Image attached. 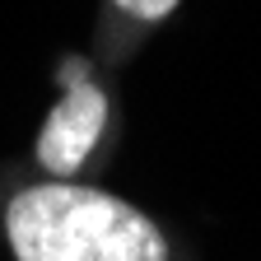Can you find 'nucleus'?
I'll return each mask as SVG.
<instances>
[{"label": "nucleus", "instance_id": "7ed1b4c3", "mask_svg": "<svg viewBox=\"0 0 261 261\" xmlns=\"http://www.w3.org/2000/svg\"><path fill=\"white\" fill-rule=\"evenodd\" d=\"M117 10H126L130 19H145V23H154V19H168L182 0H112Z\"/></svg>", "mask_w": 261, "mask_h": 261}, {"label": "nucleus", "instance_id": "f257e3e1", "mask_svg": "<svg viewBox=\"0 0 261 261\" xmlns=\"http://www.w3.org/2000/svg\"><path fill=\"white\" fill-rule=\"evenodd\" d=\"M19 261H168L159 224L130 201L80 182H38L5 205Z\"/></svg>", "mask_w": 261, "mask_h": 261}, {"label": "nucleus", "instance_id": "f03ea898", "mask_svg": "<svg viewBox=\"0 0 261 261\" xmlns=\"http://www.w3.org/2000/svg\"><path fill=\"white\" fill-rule=\"evenodd\" d=\"M61 80H65V98L38 130V163L56 177H70L84 168V159L93 154L108 126V98L98 84L84 80V65H65Z\"/></svg>", "mask_w": 261, "mask_h": 261}]
</instances>
